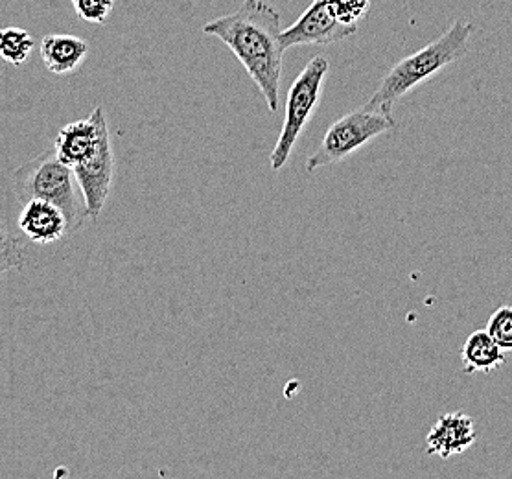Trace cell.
Wrapping results in <instances>:
<instances>
[{"label": "cell", "mask_w": 512, "mask_h": 479, "mask_svg": "<svg viewBox=\"0 0 512 479\" xmlns=\"http://www.w3.org/2000/svg\"><path fill=\"white\" fill-rule=\"evenodd\" d=\"M207 36L218 37L233 50L249 72L271 113L280 106L282 56L280 13L264 0H244L236 12L218 17L203 26Z\"/></svg>", "instance_id": "cell-1"}, {"label": "cell", "mask_w": 512, "mask_h": 479, "mask_svg": "<svg viewBox=\"0 0 512 479\" xmlns=\"http://www.w3.org/2000/svg\"><path fill=\"white\" fill-rule=\"evenodd\" d=\"M474 30L476 26L472 23L455 21L439 39L420 48L413 56L398 61L365 107L391 115L402 96L465 56Z\"/></svg>", "instance_id": "cell-2"}, {"label": "cell", "mask_w": 512, "mask_h": 479, "mask_svg": "<svg viewBox=\"0 0 512 479\" xmlns=\"http://www.w3.org/2000/svg\"><path fill=\"white\" fill-rule=\"evenodd\" d=\"M13 188L23 203L39 198L58 205L67 216L70 233L80 231L85 218H89L76 174L70 166L59 161L54 148L23 164L13 174Z\"/></svg>", "instance_id": "cell-3"}, {"label": "cell", "mask_w": 512, "mask_h": 479, "mask_svg": "<svg viewBox=\"0 0 512 479\" xmlns=\"http://www.w3.org/2000/svg\"><path fill=\"white\" fill-rule=\"evenodd\" d=\"M328 71H330L328 59L325 56H315L314 59H310V63L304 67L303 72L291 85L279 141L269 155V163L275 172H279L286 166L293 146L297 144L308 120L314 115L315 107L323 94Z\"/></svg>", "instance_id": "cell-4"}, {"label": "cell", "mask_w": 512, "mask_h": 479, "mask_svg": "<svg viewBox=\"0 0 512 479\" xmlns=\"http://www.w3.org/2000/svg\"><path fill=\"white\" fill-rule=\"evenodd\" d=\"M395 128V118L389 113L361 107L349 115L336 120L326 129L325 137L310 159L306 161V170L315 172L328 164H336L360 150L361 146L374 141Z\"/></svg>", "instance_id": "cell-5"}, {"label": "cell", "mask_w": 512, "mask_h": 479, "mask_svg": "<svg viewBox=\"0 0 512 479\" xmlns=\"http://www.w3.org/2000/svg\"><path fill=\"white\" fill-rule=\"evenodd\" d=\"M358 32V24L341 23L330 0H314L297 23L280 32V45L284 50L299 45H330Z\"/></svg>", "instance_id": "cell-6"}, {"label": "cell", "mask_w": 512, "mask_h": 479, "mask_svg": "<svg viewBox=\"0 0 512 479\" xmlns=\"http://www.w3.org/2000/svg\"><path fill=\"white\" fill-rule=\"evenodd\" d=\"M82 190L89 218H98L113 187L115 177V152L109 129L102 135L94 150L83 163L72 168Z\"/></svg>", "instance_id": "cell-7"}, {"label": "cell", "mask_w": 512, "mask_h": 479, "mask_svg": "<svg viewBox=\"0 0 512 479\" xmlns=\"http://www.w3.org/2000/svg\"><path fill=\"white\" fill-rule=\"evenodd\" d=\"M107 129L109 126H107L104 109L96 107L89 117L70 122L59 129L52 148L61 163L67 164L70 168H76L96 150L98 142Z\"/></svg>", "instance_id": "cell-8"}, {"label": "cell", "mask_w": 512, "mask_h": 479, "mask_svg": "<svg viewBox=\"0 0 512 479\" xmlns=\"http://www.w3.org/2000/svg\"><path fill=\"white\" fill-rule=\"evenodd\" d=\"M19 231L37 246H50L70 234L65 212L47 199L32 198L24 201L19 212Z\"/></svg>", "instance_id": "cell-9"}, {"label": "cell", "mask_w": 512, "mask_h": 479, "mask_svg": "<svg viewBox=\"0 0 512 479\" xmlns=\"http://www.w3.org/2000/svg\"><path fill=\"white\" fill-rule=\"evenodd\" d=\"M478 432L474 419L465 413H444L426 437V454L443 459L459 456L476 443Z\"/></svg>", "instance_id": "cell-10"}, {"label": "cell", "mask_w": 512, "mask_h": 479, "mask_svg": "<svg viewBox=\"0 0 512 479\" xmlns=\"http://www.w3.org/2000/svg\"><path fill=\"white\" fill-rule=\"evenodd\" d=\"M39 50L48 71L54 74H70L82 67L89 54V45L82 37L56 34L43 37Z\"/></svg>", "instance_id": "cell-11"}, {"label": "cell", "mask_w": 512, "mask_h": 479, "mask_svg": "<svg viewBox=\"0 0 512 479\" xmlns=\"http://www.w3.org/2000/svg\"><path fill=\"white\" fill-rule=\"evenodd\" d=\"M461 362L466 374H490L505 365L507 356L487 330H476L461 347Z\"/></svg>", "instance_id": "cell-12"}, {"label": "cell", "mask_w": 512, "mask_h": 479, "mask_svg": "<svg viewBox=\"0 0 512 479\" xmlns=\"http://www.w3.org/2000/svg\"><path fill=\"white\" fill-rule=\"evenodd\" d=\"M34 50V39L23 28H2L0 30V59L13 67H21Z\"/></svg>", "instance_id": "cell-13"}, {"label": "cell", "mask_w": 512, "mask_h": 479, "mask_svg": "<svg viewBox=\"0 0 512 479\" xmlns=\"http://www.w3.org/2000/svg\"><path fill=\"white\" fill-rule=\"evenodd\" d=\"M24 262H26V251L21 244V238L0 212V279L12 269L23 268Z\"/></svg>", "instance_id": "cell-14"}, {"label": "cell", "mask_w": 512, "mask_h": 479, "mask_svg": "<svg viewBox=\"0 0 512 479\" xmlns=\"http://www.w3.org/2000/svg\"><path fill=\"white\" fill-rule=\"evenodd\" d=\"M492 339L505 352H512V306L503 304L490 316L487 328Z\"/></svg>", "instance_id": "cell-15"}, {"label": "cell", "mask_w": 512, "mask_h": 479, "mask_svg": "<svg viewBox=\"0 0 512 479\" xmlns=\"http://www.w3.org/2000/svg\"><path fill=\"white\" fill-rule=\"evenodd\" d=\"M72 6L85 23L104 24L113 12L115 0H72Z\"/></svg>", "instance_id": "cell-16"}, {"label": "cell", "mask_w": 512, "mask_h": 479, "mask_svg": "<svg viewBox=\"0 0 512 479\" xmlns=\"http://www.w3.org/2000/svg\"><path fill=\"white\" fill-rule=\"evenodd\" d=\"M330 4L341 23L358 24L369 12L371 0H330Z\"/></svg>", "instance_id": "cell-17"}]
</instances>
